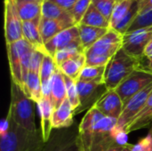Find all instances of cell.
<instances>
[{
    "mask_svg": "<svg viewBox=\"0 0 152 151\" xmlns=\"http://www.w3.org/2000/svg\"><path fill=\"white\" fill-rule=\"evenodd\" d=\"M93 0H77L76 4H74L73 8L70 11V13L72 14L76 23L78 25L87 10L89 9L90 5L92 4Z\"/></svg>",
    "mask_w": 152,
    "mask_h": 151,
    "instance_id": "4dcf8cb0",
    "label": "cell"
},
{
    "mask_svg": "<svg viewBox=\"0 0 152 151\" xmlns=\"http://www.w3.org/2000/svg\"><path fill=\"white\" fill-rule=\"evenodd\" d=\"M78 44H81V43L79 37V29L78 26L77 25L54 36L52 39L45 44V49L49 55L53 57L58 51Z\"/></svg>",
    "mask_w": 152,
    "mask_h": 151,
    "instance_id": "5bb4252c",
    "label": "cell"
},
{
    "mask_svg": "<svg viewBox=\"0 0 152 151\" xmlns=\"http://www.w3.org/2000/svg\"><path fill=\"white\" fill-rule=\"evenodd\" d=\"M74 26H77V24L72 21L50 20L42 17L39 24V29L44 44L48 42L50 39H52L54 36H56L60 32Z\"/></svg>",
    "mask_w": 152,
    "mask_h": 151,
    "instance_id": "e0dca14e",
    "label": "cell"
},
{
    "mask_svg": "<svg viewBox=\"0 0 152 151\" xmlns=\"http://www.w3.org/2000/svg\"><path fill=\"white\" fill-rule=\"evenodd\" d=\"M79 24L97 27V28H110V20L104 17L102 13H101L96 7L92 4L84 15L81 22ZM78 24V25H79Z\"/></svg>",
    "mask_w": 152,
    "mask_h": 151,
    "instance_id": "4316f807",
    "label": "cell"
},
{
    "mask_svg": "<svg viewBox=\"0 0 152 151\" xmlns=\"http://www.w3.org/2000/svg\"><path fill=\"white\" fill-rule=\"evenodd\" d=\"M152 124V93L149 96L145 105L139 112V114L127 125L124 129V133L128 134L130 133L148 127Z\"/></svg>",
    "mask_w": 152,
    "mask_h": 151,
    "instance_id": "ffe728a7",
    "label": "cell"
},
{
    "mask_svg": "<svg viewBox=\"0 0 152 151\" xmlns=\"http://www.w3.org/2000/svg\"><path fill=\"white\" fill-rule=\"evenodd\" d=\"M132 147H133V144H129V143H126L124 147V149L121 151H132Z\"/></svg>",
    "mask_w": 152,
    "mask_h": 151,
    "instance_id": "f35d334b",
    "label": "cell"
},
{
    "mask_svg": "<svg viewBox=\"0 0 152 151\" xmlns=\"http://www.w3.org/2000/svg\"><path fill=\"white\" fill-rule=\"evenodd\" d=\"M115 1H116V2L118 3V2H119V1H122V0H115Z\"/></svg>",
    "mask_w": 152,
    "mask_h": 151,
    "instance_id": "b9f144b4",
    "label": "cell"
},
{
    "mask_svg": "<svg viewBox=\"0 0 152 151\" xmlns=\"http://www.w3.org/2000/svg\"><path fill=\"white\" fill-rule=\"evenodd\" d=\"M17 2H20V1H40V2H43L44 0H15Z\"/></svg>",
    "mask_w": 152,
    "mask_h": 151,
    "instance_id": "ab89813d",
    "label": "cell"
},
{
    "mask_svg": "<svg viewBox=\"0 0 152 151\" xmlns=\"http://www.w3.org/2000/svg\"><path fill=\"white\" fill-rule=\"evenodd\" d=\"M152 93V84L144 88L142 91L132 97L125 105L122 113L118 119V130L124 132V129L127 125L139 114L143 106L145 105L149 96Z\"/></svg>",
    "mask_w": 152,
    "mask_h": 151,
    "instance_id": "4fadbf2b",
    "label": "cell"
},
{
    "mask_svg": "<svg viewBox=\"0 0 152 151\" xmlns=\"http://www.w3.org/2000/svg\"><path fill=\"white\" fill-rule=\"evenodd\" d=\"M138 14L137 0H122L118 2L110 20V28L124 36L127 33Z\"/></svg>",
    "mask_w": 152,
    "mask_h": 151,
    "instance_id": "52a82bcc",
    "label": "cell"
},
{
    "mask_svg": "<svg viewBox=\"0 0 152 151\" xmlns=\"http://www.w3.org/2000/svg\"><path fill=\"white\" fill-rule=\"evenodd\" d=\"M37 107L41 117V135L44 142H46L53 130L52 120L54 107L51 99L48 97H43V99L37 103Z\"/></svg>",
    "mask_w": 152,
    "mask_h": 151,
    "instance_id": "2e32d148",
    "label": "cell"
},
{
    "mask_svg": "<svg viewBox=\"0 0 152 151\" xmlns=\"http://www.w3.org/2000/svg\"><path fill=\"white\" fill-rule=\"evenodd\" d=\"M86 58L84 53L74 58L65 61L58 67V69L64 76L75 81H77L81 74V71L86 67Z\"/></svg>",
    "mask_w": 152,
    "mask_h": 151,
    "instance_id": "d4e9b609",
    "label": "cell"
},
{
    "mask_svg": "<svg viewBox=\"0 0 152 151\" xmlns=\"http://www.w3.org/2000/svg\"><path fill=\"white\" fill-rule=\"evenodd\" d=\"M137 2H138L139 14L145 13L152 10V0H137Z\"/></svg>",
    "mask_w": 152,
    "mask_h": 151,
    "instance_id": "e575fe53",
    "label": "cell"
},
{
    "mask_svg": "<svg viewBox=\"0 0 152 151\" xmlns=\"http://www.w3.org/2000/svg\"><path fill=\"white\" fill-rule=\"evenodd\" d=\"M76 83L80 104L74 112L75 116L93 108L97 101L108 91L104 83L85 82L80 80L76 81Z\"/></svg>",
    "mask_w": 152,
    "mask_h": 151,
    "instance_id": "30bf717a",
    "label": "cell"
},
{
    "mask_svg": "<svg viewBox=\"0 0 152 151\" xmlns=\"http://www.w3.org/2000/svg\"><path fill=\"white\" fill-rule=\"evenodd\" d=\"M126 133L118 128V120L105 117L95 107L86 111L78 125L80 151H104L117 143H126L120 137Z\"/></svg>",
    "mask_w": 152,
    "mask_h": 151,
    "instance_id": "6da1fadb",
    "label": "cell"
},
{
    "mask_svg": "<svg viewBox=\"0 0 152 151\" xmlns=\"http://www.w3.org/2000/svg\"><path fill=\"white\" fill-rule=\"evenodd\" d=\"M142 60L130 55L123 48L119 49L106 65L103 78L106 88L116 89L134 71L142 68Z\"/></svg>",
    "mask_w": 152,
    "mask_h": 151,
    "instance_id": "277c9868",
    "label": "cell"
},
{
    "mask_svg": "<svg viewBox=\"0 0 152 151\" xmlns=\"http://www.w3.org/2000/svg\"><path fill=\"white\" fill-rule=\"evenodd\" d=\"M49 97L53 104L54 109L67 99V89L63 74L58 69L49 82Z\"/></svg>",
    "mask_w": 152,
    "mask_h": 151,
    "instance_id": "ac0fdd59",
    "label": "cell"
},
{
    "mask_svg": "<svg viewBox=\"0 0 152 151\" xmlns=\"http://www.w3.org/2000/svg\"><path fill=\"white\" fill-rule=\"evenodd\" d=\"M64 76V75H63ZM64 80L66 84V89H67V99L70 102L71 106L75 110L79 107L80 101H79V96L77 93V83L75 80L64 76Z\"/></svg>",
    "mask_w": 152,
    "mask_h": 151,
    "instance_id": "f546056e",
    "label": "cell"
},
{
    "mask_svg": "<svg viewBox=\"0 0 152 151\" xmlns=\"http://www.w3.org/2000/svg\"><path fill=\"white\" fill-rule=\"evenodd\" d=\"M126 144V143H121V142H119V143H117V144L111 146L110 148L107 149L106 150L104 151H121L124 149V147H125Z\"/></svg>",
    "mask_w": 152,
    "mask_h": 151,
    "instance_id": "8d00e7d4",
    "label": "cell"
},
{
    "mask_svg": "<svg viewBox=\"0 0 152 151\" xmlns=\"http://www.w3.org/2000/svg\"><path fill=\"white\" fill-rule=\"evenodd\" d=\"M150 132L151 133V134H152V124H151V129H150Z\"/></svg>",
    "mask_w": 152,
    "mask_h": 151,
    "instance_id": "60d3db41",
    "label": "cell"
},
{
    "mask_svg": "<svg viewBox=\"0 0 152 151\" xmlns=\"http://www.w3.org/2000/svg\"><path fill=\"white\" fill-rule=\"evenodd\" d=\"M1 129L0 151H39L45 142L42 135L20 126L7 113Z\"/></svg>",
    "mask_w": 152,
    "mask_h": 151,
    "instance_id": "7a4b0ae2",
    "label": "cell"
},
{
    "mask_svg": "<svg viewBox=\"0 0 152 151\" xmlns=\"http://www.w3.org/2000/svg\"><path fill=\"white\" fill-rule=\"evenodd\" d=\"M152 84V73L138 69L128 76L115 90L125 105L132 97Z\"/></svg>",
    "mask_w": 152,
    "mask_h": 151,
    "instance_id": "ba28073f",
    "label": "cell"
},
{
    "mask_svg": "<svg viewBox=\"0 0 152 151\" xmlns=\"http://www.w3.org/2000/svg\"><path fill=\"white\" fill-rule=\"evenodd\" d=\"M92 4L101 13L104 15L106 19L110 20L117 2L115 0H93Z\"/></svg>",
    "mask_w": 152,
    "mask_h": 151,
    "instance_id": "1f68e13d",
    "label": "cell"
},
{
    "mask_svg": "<svg viewBox=\"0 0 152 151\" xmlns=\"http://www.w3.org/2000/svg\"><path fill=\"white\" fill-rule=\"evenodd\" d=\"M40 20H36L22 22L23 38L27 40L36 50H39L47 53L45 52V44L43 42L40 34V29H39Z\"/></svg>",
    "mask_w": 152,
    "mask_h": 151,
    "instance_id": "7402d4cb",
    "label": "cell"
},
{
    "mask_svg": "<svg viewBox=\"0 0 152 151\" xmlns=\"http://www.w3.org/2000/svg\"><path fill=\"white\" fill-rule=\"evenodd\" d=\"M43 2H40V1H20V2H17V1H15L16 6H17V11H18L19 16L20 18V20H22V22L41 20Z\"/></svg>",
    "mask_w": 152,
    "mask_h": 151,
    "instance_id": "cb8c5ba5",
    "label": "cell"
},
{
    "mask_svg": "<svg viewBox=\"0 0 152 151\" xmlns=\"http://www.w3.org/2000/svg\"><path fill=\"white\" fill-rule=\"evenodd\" d=\"M152 39V26L140 28L123 36L122 48L130 55L137 58H144V51Z\"/></svg>",
    "mask_w": 152,
    "mask_h": 151,
    "instance_id": "8fae6325",
    "label": "cell"
},
{
    "mask_svg": "<svg viewBox=\"0 0 152 151\" xmlns=\"http://www.w3.org/2000/svg\"><path fill=\"white\" fill-rule=\"evenodd\" d=\"M106 66H87L82 69L77 80L85 82L103 83Z\"/></svg>",
    "mask_w": 152,
    "mask_h": 151,
    "instance_id": "83f0119b",
    "label": "cell"
},
{
    "mask_svg": "<svg viewBox=\"0 0 152 151\" xmlns=\"http://www.w3.org/2000/svg\"><path fill=\"white\" fill-rule=\"evenodd\" d=\"M123 45V35L110 28L92 47L85 52L87 66H106Z\"/></svg>",
    "mask_w": 152,
    "mask_h": 151,
    "instance_id": "5b68a950",
    "label": "cell"
},
{
    "mask_svg": "<svg viewBox=\"0 0 152 151\" xmlns=\"http://www.w3.org/2000/svg\"><path fill=\"white\" fill-rule=\"evenodd\" d=\"M85 53V51L83 50L81 44L73 45V46H69V47H67L65 49L58 51L54 54L53 59H54V61H55L56 65L59 67L65 61L69 60L71 58H74V57H76V56H77V55H79L81 53Z\"/></svg>",
    "mask_w": 152,
    "mask_h": 151,
    "instance_id": "f1b7e54d",
    "label": "cell"
},
{
    "mask_svg": "<svg viewBox=\"0 0 152 151\" xmlns=\"http://www.w3.org/2000/svg\"><path fill=\"white\" fill-rule=\"evenodd\" d=\"M151 26H152V10L145 12V13L137 15L134 21L129 28L127 33L133 32V31L140 29V28L151 27Z\"/></svg>",
    "mask_w": 152,
    "mask_h": 151,
    "instance_id": "d6a6232c",
    "label": "cell"
},
{
    "mask_svg": "<svg viewBox=\"0 0 152 151\" xmlns=\"http://www.w3.org/2000/svg\"><path fill=\"white\" fill-rule=\"evenodd\" d=\"M77 26L79 29L80 43L85 52L88 50L90 47H92L110 29V28H104L86 26V25H82V24H79Z\"/></svg>",
    "mask_w": 152,
    "mask_h": 151,
    "instance_id": "603a6c76",
    "label": "cell"
},
{
    "mask_svg": "<svg viewBox=\"0 0 152 151\" xmlns=\"http://www.w3.org/2000/svg\"><path fill=\"white\" fill-rule=\"evenodd\" d=\"M21 88L29 99L34 101L36 103H38L43 99L40 73L28 71L22 80Z\"/></svg>",
    "mask_w": 152,
    "mask_h": 151,
    "instance_id": "44dd1931",
    "label": "cell"
},
{
    "mask_svg": "<svg viewBox=\"0 0 152 151\" xmlns=\"http://www.w3.org/2000/svg\"><path fill=\"white\" fill-rule=\"evenodd\" d=\"M132 151H152V134L151 132L137 143L133 144Z\"/></svg>",
    "mask_w": 152,
    "mask_h": 151,
    "instance_id": "836d02e7",
    "label": "cell"
},
{
    "mask_svg": "<svg viewBox=\"0 0 152 151\" xmlns=\"http://www.w3.org/2000/svg\"><path fill=\"white\" fill-rule=\"evenodd\" d=\"M74 109L71 106L70 102L68 99L61 104L58 109L53 110V129H63L72 126L75 123L73 120Z\"/></svg>",
    "mask_w": 152,
    "mask_h": 151,
    "instance_id": "d6986e66",
    "label": "cell"
},
{
    "mask_svg": "<svg viewBox=\"0 0 152 151\" xmlns=\"http://www.w3.org/2000/svg\"><path fill=\"white\" fill-rule=\"evenodd\" d=\"M4 29L6 44L22 39V20L19 16L14 0H4Z\"/></svg>",
    "mask_w": 152,
    "mask_h": 151,
    "instance_id": "7c38bea8",
    "label": "cell"
},
{
    "mask_svg": "<svg viewBox=\"0 0 152 151\" xmlns=\"http://www.w3.org/2000/svg\"><path fill=\"white\" fill-rule=\"evenodd\" d=\"M42 17L50 20H61L72 21L76 23L70 12L47 0H44L42 4Z\"/></svg>",
    "mask_w": 152,
    "mask_h": 151,
    "instance_id": "484cf974",
    "label": "cell"
},
{
    "mask_svg": "<svg viewBox=\"0 0 152 151\" xmlns=\"http://www.w3.org/2000/svg\"><path fill=\"white\" fill-rule=\"evenodd\" d=\"M105 117L118 119L124 104L116 90H108L94 104V106Z\"/></svg>",
    "mask_w": 152,
    "mask_h": 151,
    "instance_id": "9a60e30c",
    "label": "cell"
},
{
    "mask_svg": "<svg viewBox=\"0 0 152 151\" xmlns=\"http://www.w3.org/2000/svg\"><path fill=\"white\" fill-rule=\"evenodd\" d=\"M33 49L35 48L24 38L6 44L11 77L12 80L20 87L22 86V60L24 56Z\"/></svg>",
    "mask_w": 152,
    "mask_h": 151,
    "instance_id": "9c48e42d",
    "label": "cell"
},
{
    "mask_svg": "<svg viewBox=\"0 0 152 151\" xmlns=\"http://www.w3.org/2000/svg\"><path fill=\"white\" fill-rule=\"evenodd\" d=\"M144 57L149 58V57H152V39L151 41L148 44V45L145 48L144 51Z\"/></svg>",
    "mask_w": 152,
    "mask_h": 151,
    "instance_id": "74e56055",
    "label": "cell"
},
{
    "mask_svg": "<svg viewBox=\"0 0 152 151\" xmlns=\"http://www.w3.org/2000/svg\"><path fill=\"white\" fill-rule=\"evenodd\" d=\"M34 101L29 99L22 88L11 80V102L8 114L20 126L32 133H37L35 120Z\"/></svg>",
    "mask_w": 152,
    "mask_h": 151,
    "instance_id": "3957f363",
    "label": "cell"
},
{
    "mask_svg": "<svg viewBox=\"0 0 152 151\" xmlns=\"http://www.w3.org/2000/svg\"><path fill=\"white\" fill-rule=\"evenodd\" d=\"M47 1H51L53 3L58 4L59 6L62 7L63 9L70 12L77 0H47Z\"/></svg>",
    "mask_w": 152,
    "mask_h": 151,
    "instance_id": "d590c367",
    "label": "cell"
},
{
    "mask_svg": "<svg viewBox=\"0 0 152 151\" xmlns=\"http://www.w3.org/2000/svg\"><path fill=\"white\" fill-rule=\"evenodd\" d=\"M78 125L53 129L48 141L39 151H80L78 146Z\"/></svg>",
    "mask_w": 152,
    "mask_h": 151,
    "instance_id": "8992f818",
    "label": "cell"
}]
</instances>
